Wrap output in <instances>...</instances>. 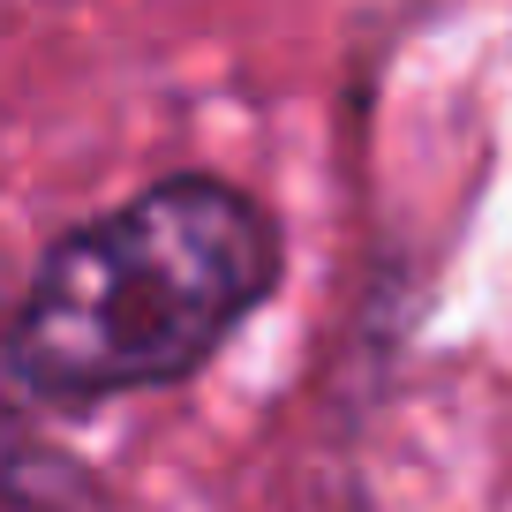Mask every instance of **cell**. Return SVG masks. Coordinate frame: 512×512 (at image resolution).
<instances>
[{
	"label": "cell",
	"instance_id": "1",
	"mask_svg": "<svg viewBox=\"0 0 512 512\" xmlns=\"http://www.w3.org/2000/svg\"><path fill=\"white\" fill-rule=\"evenodd\" d=\"M279 279L272 219L211 174H181L46 249L8 332L38 400H106L189 377Z\"/></svg>",
	"mask_w": 512,
	"mask_h": 512
}]
</instances>
